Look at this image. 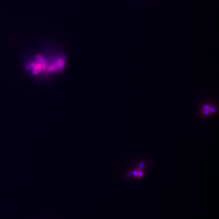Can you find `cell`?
I'll use <instances>...</instances> for the list:
<instances>
[{
    "label": "cell",
    "instance_id": "7a4b0ae2",
    "mask_svg": "<svg viewBox=\"0 0 219 219\" xmlns=\"http://www.w3.org/2000/svg\"><path fill=\"white\" fill-rule=\"evenodd\" d=\"M214 113V108L210 107V106H204L203 109V113L204 114H208L209 113Z\"/></svg>",
    "mask_w": 219,
    "mask_h": 219
},
{
    "label": "cell",
    "instance_id": "6da1fadb",
    "mask_svg": "<svg viewBox=\"0 0 219 219\" xmlns=\"http://www.w3.org/2000/svg\"><path fill=\"white\" fill-rule=\"evenodd\" d=\"M24 72L37 80H47L61 75L67 65V57L61 49L45 45L25 54L21 61Z\"/></svg>",
    "mask_w": 219,
    "mask_h": 219
}]
</instances>
